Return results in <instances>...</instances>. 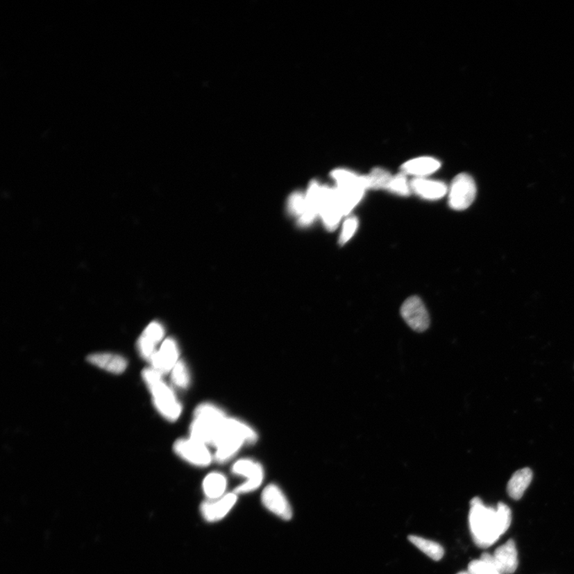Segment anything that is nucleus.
I'll list each match as a JSON object with an SVG mask.
<instances>
[{
  "instance_id": "f257e3e1",
  "label": "nucleus",
  "mask_w": 574,
  "mask_h": 574,
  "mask_svg": "<svg viewBox=\"0 0 574 574\" xmlns=\"http://www.w3.org/2000/svg\"><path fill=\"white\" fill-rule=\"evenodd\" d=\"M512 523V511L505 503L487 507L479 497L471 501L469 527L477 546L488 548L505 534Z\"/></svg>"
},
{
  "instance_id": "f03ea898",
  "label": "nucleus",
  "mask_w": 574,
  "mask_h": 574,
  "mask_svg": "<svg viewBox=\"0 0 574 574\" xmlns=\"http://www.w3.org/2000/svg\"><path fill=\"white\" fill-rule=\"evenodd\" d=\"M258 439L253 428L235 418L228 417L223 423L214 448V459L226 463L239 452L246 444H253Z\"/></svg>"
},
{
  "instance_id": "7ed1b4c3",
  "label": "nucleus",
  "mask_w": 574,
  "mask_h": 574,
  "mask_svg": "<svg viewBox=\"0 0 574 574\" xmlns=\"http://www.w3.org/2000/svg\"><path fill=\"white\" fill-rule=\"evenodd\" d=\"M142 378L153 399V404L160 414L169 421L179 419L182 406L173 389L164 382L163 374L153 368H147L142 372Z\"/></svg>"
},
{
  "instance_id": "20e7f679",
  "label": "nucleus",
  "mask_w": 574,
  "mask_h": 574,
  "mask_svg": "<svg viewBox=\"0 0 574 574\" xmlns=\"http://www.w3.org/2000/svg\"><path fill=\"white\" fill-rule=\"evenodd\" d=\"M476 185L472 177L460 174L455 177L449 190V206L457 211L469 208L475 199Z\"/></svg>"
},
{
  "instance_id": "39448f33",
  "label": "nucleus",
  "mask_w": 574,
  "mask_h": 574,
  "mask_svg": "<svg viewBox=\"0 0 574 574\" xmlns=\"http://www.w3.org/2000/svg\"><path fill=\"white\" fill-rule=\"evenodd\" d=\"M174 450L175 453L186 462L202 468L210 465L214 459V455L209 450L208 445L190 437L176 441L174 445Z\"/></svg>"
},
{
  "instance_id": "423d86ee",
  "label": "nucleus",
  "mask_w": 574,
  "mask_h": 574,
  "mask_svg": "<svg viewBox=\"0 0 574 574\" xmlns=\"http://www.w3.org/2000/svg\"><path fill=\"white\" fill-rule=\"evenodd\" d=\"M233 472L236 475L246 478L243 484L235 488L234 492L237 495L258 489L264 479V471L262 464L249 459L236 461L233 466Z\"/></svg>"
},
{
  "instance_id": "0eeeda50",
  "label": "nucleus",
  "mask_w": 574,
  "mask_h": 574,
  "mask_svg": "<svg viewBox=\"0 0 574 574\" xmlns=\"http://www.w3.org/2000/svg\"><path fill=\"white\" fill-rule=\"evenodd\" d=\"M319 216L330 230H335L344 217L335 187L321 186Z\"/></svg>"
},
{
  "instance_id": "6e6552de",
  "label": "nucleus",
  "mask_w": 574,
  "mask_h": 574,
  "mask_svg": "<svg viewBox=\"0 0 574 574\" xmlns=\"http://www.w3.org/2000/svg\"><path fill=\"white\" fill-rule=\"evenodd\" d=\"M400 313L405 323L416 332L425 331L430 325V318L425 305L416 296L406 300L402 305Z\"/></svg>"
},
{
  "instance_id": "1a4fd4ad",
  "label": "nucleus",
  "mask_w": 574,
  "mask_h": 574,
  "mask_svg": "<svg viewBox=\"0 0 574 574\" xmlns=\"http://www.w3.org/2000/svg\"><path fill=\"white\" fill-rule=\"evenodd\" d=\"M262 502L264 507L276 516L289 521L293 516L291 504L284 493L276 484L268 485L262 493Z\"/></svg>"
},
{
  "instance_id": "9d476101",
  "label": "nucleus",
  "mask_w": 574,
  "mask_h": 574,
  "mask_svg": "<svg viewBox=\"0 0 574 574\" xmlns=\"http://www.w3.org/2000/svg\"><path fill=\"white\" fill-rule=\"evenodd\" d=\"M179 348L176 342L171 339H166L159 350L154 353L149 362L152 368L162 374L171 373L179 360Z\"/></svg>"
},
{
  "instance_id": "9b49d317",
  "label": "nucleus",
  "mask_w": 574,
  "mask_h": 574,
  "mask_svg": "<svg viewBox=\"0 0 574 574\" xmlns=\"http://www.w3.org/2000/svg\"><path fill=\"white\" fill-rule=\"evenodd\" d=\"M237 500L238 495L233 492L226 493L218 500L203 503L201 506L202 516L207 522H218L227 516Z\"/></svg>"
},
{
  "instance_id": "f8f14e48",
  "label": "nucleus",
  "mask_w": 574,
  "mask_h": 574,
  "mask_svg": "<svg viewBox=\"0 0 574 574\" xmlns=\"http://www.w3.org/2000/svg\"><path fill=\"white\" fill-rule=\"evenodd\" d=\"M492 556L496 566L502 574H512L517 570L518 551L512 539L498 547Z\"/></svg>"
},
{
  "instance_id": "ddd939ff",
  "label": "nucleus",
  "mask_w": 574,
  "mask_h": 574,
  "mask_svg": "<svg viewBox=\"0 0 574 574\" xmlns=\"http://www.w3.org/2000/svg\"><path fill=\"white\" fill-rule=\"evenodd\" d=\"M164 335V330L162 325L158 323L149 324L137 342L138 351L141 356L149 361L158 351L155 347L162 341Z\"/></svg>"
},
{
  "instance_id": "4468645a",
  "label": "nucleus",
  "mask_w": 574,
  "mask_h": 574,
  "mask_svg": "<svg viewBox=\"0 0 574 574\" xmlns=\"http://www.w3.org/2000/svg\"><path fill=\"white\" fill-rule=\"evenodd\" d=\"M412 192L423 199L436 201L441 199L448 192V187L441 181L425 178H415L410 182Z\"/></svg>"
},
{
  "instance_id": "2eb2a0df",
  "label": "nucleus",
  "mask_w": 574,
  "mask_h": 574,
  "mask_svg": "<svg viewBox=\"0 0 574 574\" xmlns=\"http://www.w3.org/2000/svg\"><path fill=\"white\" fill-rule=\"evenodd\" d=\"M321 185L313 181L305 194V210L299 218V223L307 226L312 223L316 217L319 216L321 203Z\"/></svg>"
},
{
  "instance_id": "dca6fc26",
  "label": "nucleus",
  "mask_w": 574,
  "mask_h": 574,
  "mask_svg": "<svg viewBox=\"0 0 574 574\" xmlns=\"http://www.w3.org/2000/svg\"><path fill=\"white\" fill-rule=\"evenodd\" d=\"M87 360L94 366L115 374L122 373L128 366V362L124 357L115 353L90 354L87 357Z\"/></svg>"
},
{
  "instance_id": "f3484780",
  "label": "nucleus",
  "mask_w": 574,
  "mask_h": 574,
  "mask_svg": "<svg viewBox=\"0 0 574 574\" xmlns=\"http://www.w3.org/2000/svg\"><path fill=\"white\" fill-rule=\"evenodd\" d=\"M441 164L437 159L428 157L418 158L409 160L401 166L402 173L405 175L423 176L431 175L441 168Z\"/></svg>"
},
{
  "instance_id": "a211bd4d",
  "label": "nucleus",
  "mask_w": 574,
  "mask_h": 574,
  "mask_svg": "<svg viewBox=\"0 0 574 574\" xmlns=\"http://www.w3.org/2000/svg\"><path fill=\"white\" fill-rule=\"evenodd\" d=\"M203 491L209 500H216L225 496L228 487L226 477L219 472H212L203 481Z\"/></svg>"
},
{
  "instance_id": "6ab92c4d",
  "label": "nucleus",
  "mask_w": 574,
  "mask_h": 574,
  "mask_svg": "<svg viewBox=\"0 0 574 574\" xmlns=\"http://www.w3.org/2000/svg\"><path fill=\"white\" fill-rule=\"evenodd\" d=\"M533 479V472L528 468L514 472L507 484V493L513 500H518L523 496Z\"/></svg>"
},
{
  "instance_id": "aec40b11",
  "label": "nucleus",
  "mask_w": 574,
  "mask_h": 574,
  "mask_svg": "<svg viewBox=\"0 0 574 574\" xmlns=\"http://www.w3.org/2000/svg\"><path fill=\"white\" fill-rule=\"evenodd\" d=\"M410 543L417 547L421 551L430 557L434 561L442 559L444 555V550L441 544L436 541L418 537L416 535H410L409 537Z\"/></svg>"
},
{
  "instance_id": "412c9836",
  "label": "nucleus",
  "mask_w": 574,
  "mask_h": 574,
  "mask_svg": "<svg viewBox=\"0 0 574 574\" xmlns=\"http://www.w3.org/2000/svg\"><path fill=\"white\" fill-rule=\"evenodd\" d=\"M364 186L367 189H388L393 176L388 171L375 168L368 175L363 176Z\"/></svg>"
},
{
  "instance_id": "4be33fe9",
  "label": "nucleus",
  "mask_w": 574,
  "mask_h": 574,
  "mask_svg": "<svg viewBox=\"0 0 574 574\" xmlns=\"http://www.w3.org/2000/svg\"><path fill=\"white\" fill-rule=\"evenodd\" d=\"M468 572L471 574H502L489 552H484L480 559L471 562Z\"/></svg>"
},
{
  "instance_id": "5701e85b",
  "label": "nucleus",
  "mask_w": 574,
  "mask_h": 574,
  "mask_svg": "<svg viewBox=\"0 0 574 574\" xmlns=\"http://www.w3.org/2000/svg\"><path fill=\"white\" fill-rule=\"evenodd\" d=\"M171 382L177 388L185 389L189 387L191 382L190 373L187 364L180 360L171 371Z\"/></svg>"
},
{
  "instance_id": "b1692460",
  "label": "nucleus",
  "mask_w": 574,
  "mask_h": 574,
  "mask_svg": "<svg viewBox=\"0 0 574 574\" xmlns=\"http://www.w3.org/2000/svg\"><path fill=\"white\" fill-rule=\"evenodd\" d=\"M387 190L401 196H410L412 192L410 183L404 173L393 176Z\"/></svg>"
},
{
  "instance_id": "393cba45",
  "label": "nucleus",
  "mask_w": 574,
  "mask_h": 574,
  "mask_svg": "<svg viewBox=\"0 0 574 574\" xmlns=\"http://www.w3.org/2000/svg\"><path fill=\"white\" fill-rule=\"evenodd\" d=\"M358 227V219L355 217H348L343 223L340 235L339 244L345 245L355 234Z\"/></svg>"
},
{
  "instance_id": "a878e982",
  "label": "nucleus",
  "mask_w": 574,
  "mask_h": 574,
  "mask_svg": "<svg viewBox=\"0 0 574 574\" xmlns=\"http://www.w3.org/2000/svg\"><path fill=\"white\" fill-rule=\"evenodd\" d=\"M305 196L302 193H294L291 198H289L288 203L289 211L297 216L299 218L305 210Z\"/></svg>"
},
{
  "instance_id": "bb28decb",
  "label": "nucleus",
  "mask_w": 574,
  "mask_h": 574,
  "mask_svg": "<svg viewBox=\"0 0 574 574\" xmlns=\"http://www.w3.org/2000/svg\"><path fill=\"white\" fill-rule=\"evenodd\" d=\"M457 574H471V573H469L468 571H466V572H460V573H457Z\"/></svg>"
}]
</instances>
